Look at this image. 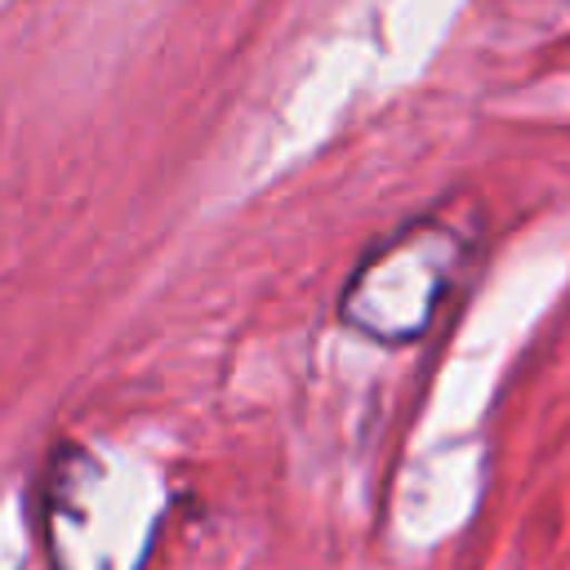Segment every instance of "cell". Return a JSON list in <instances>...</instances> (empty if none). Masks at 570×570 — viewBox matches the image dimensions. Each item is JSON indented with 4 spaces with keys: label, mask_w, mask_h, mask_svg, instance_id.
<instances>
[{
    "label": "cell",
    "mask_w": 570,
    "mask_h": 570,
    "mask_svg": "<svg viewBox=\"0 0 570 570\" xmlns=\"http://www.w3.org/2000/svg\"><path fill=\"white\" fill-rule=\"evenodd\" d=\"M463 240L445 223H414L383 240L343 289V321L379 343H414L441 312Z\"/></svg>",
    "instance_id": "6da1fadb"
}]
</instances>
